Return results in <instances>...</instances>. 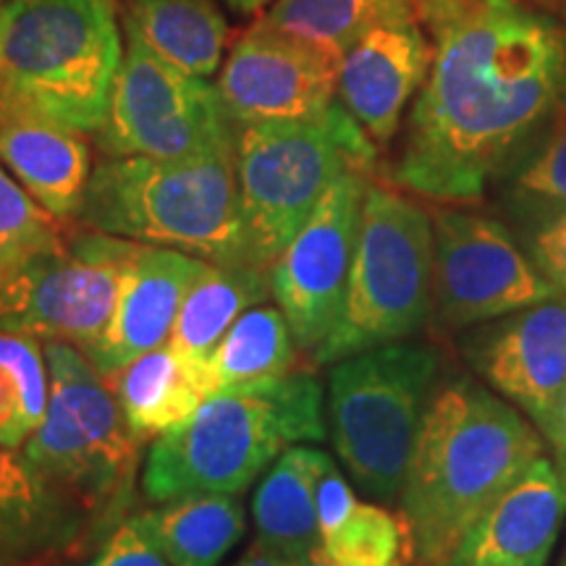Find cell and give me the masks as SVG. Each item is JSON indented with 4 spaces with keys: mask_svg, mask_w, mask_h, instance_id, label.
<instances>
[{
    "mask_svg": "<svg viewBox=\"0 0 566 566\" xmlns=\"http://www.w3.org/2000/svg\"><path fill=\"white\" fill-rule=\"evenodd\" d=\"M412 6L433 55L394 181L436 202H475L566 105V24L525 0Z\"/></svg>",
    "mask_w": 566,
    "mask_h": 566,
    "instance_id": "1",
    "label": "cell"
},
{
    "mask_svg": "<svg viewBox=\"0 0 566 566\" xmlns=\"http://www.w3.org/2000/svg\"><path fill=\"white\" fill-rule=\"evenodd\" d=\"M543 436L512 401L470 378L438 386L401 491L422 566H449L488 506L543 454Z\"/></svg>",
    "mask_w": 566,
    "mask_h": 566,
    "instance_id": "2",
    "label": "cell"
},
{
    "mask_svg": "<svg viewBox=\"0 0 566 566\" xmlns=\"http://www.w3.org/2000/svg\"><path fill=\"white\" fill-rule=\"evenodd\" d=\"M328 436L323 386L296 370L265 384L216 394L181 424L155 438L142 470L153 504L200 493L237 495L289 446Z\"/></svg>",
    "mask_w": 566,
    "mask_h": 566,
    "instance_id": "3",
    "label": "cell"
},
{
    "mask_svg": "<svg viewBox=\"0 0 566 566\" xmlns=\"http://www.w3.org/2000/svg\"><path fill=\"white\" fill-rule=\"evenodd\" d=\"M124 61L116 0H6L0 111L95 137Z\"/></svg>",
    "mask_w": 566,
    "mask_h": 566,
    "instance_id": "4",
    "label": "cell"
},
{
    "mask_svg": "<svg viewBox=\"0 0 566 566\" xmlns=\"http://www.w3.org/2000/svg\"><path fill=\"white\" fill-rule=\"evenodd\" d=\"M76 221L212 265H247L233 150L181 160L103 158L92 168Z\"/></svg>",
    "mask_w": 566,
    "mask_h": 566,
    "instance_id": "5",
    "label": "cell"
},
{
    "mask_svg": "<svg viewBox=\"0 0 566 566\" xmlns=\"http://www.w3.org/2000/svg\"><path fill=\"white\" fill-rule=\"evenodd\" d=\"M375 158L373 137L342 101L296 122L233 126L244 263L271 271L331 184L346 171L367 174Z\"/></svg>",
    "mask_w": 566,
    "mask_h": 566,
    "instance_id": "6",
    "label": "cell"
},
{
    "mask_svg": "<svg viewBox=\"0 0 566 566\" xmlns=\"http://www.w3.org/2000/svg\"><path fill=\"white\" fill-rule=\"evenodd\" d=\"M45 344L51 399L40 428L21 446L45 478L84 506L95 541H108L134 504L139 441L116 391L80 346Z\"/></svg>",
    "mask_w": 566,
    "mask_h": 566,
    "instance_id": "7",
    "label": "cell"
},
{
    "mask_svg": "<svg viewBox=\"0 0 566 566\" xmlns=\"http://www.w3.org/2000/svg\"><path fill=\"white\" fill-rule=\"evenodd\" d=\"M438 367L433 346L394 342L338 359L328 375L331 441L354 483L373 499H401Z\"/></svg>",
    "mask_w": 566,
    "mask_h": 566,
    "instance_id": "8",
    "label": "cell"
},
{
    "mask_svg": "<svg viewBox=\"0 0 566 566\" xmlns=\"http://www.w3.org/2000/svg\"><path fill=\"white\" fill-rule=\"evenodd\" d=\"M433 313V218L409 197L367 184L344 313L315 365L420 334Z\"/></svg>",
    "mask_w": 566,
    "mask_h": 566,
    "instance_id": "9",
    "label": "cell"
},
{
    "mask_svg": "<svg viewBox=\"0 0 566 566\" xmlns=\"http://www.w3.org/2000/svg\"><path fill=\"white\" fill-rule=\"evenodd\" d=\"M103 158H200L233 150V124L208 80L126 38L108 116L95 134Z\"/></svg>",
    "mask_w": 566,
    "mask_h": 566,
    "instance_id": "10",
    "label": "cell"
},
{
    "mask_svg": "<svg viewBox=\"0 0 566 566\" xmlns=\"http://www.w3.org/2000/svg\"><path fill=\"white\" fill-rule=\"evenodd\" d=\"M132 247L95 229L71 233L0 292V331L74 344L87 354L116 313Z\"/></svg>",
    "mask_w": 566,
    "mask_h": 566,
    "instance_id": "11",
    "label": "cell"
},
{
    "mask_svg": "<svg viewBox=\"0 0 566 566\" xmlns=\"http://www.w3.org/2000/svg\"><path fill=\"white\" fill-rule=\"evenodd\" d=\"M562 294L501 221L472 210L433 216V307L446 328L504 317Z\"/></svg>",
    "mask_w": 566,
    "mask_h": 566,
    "instance_id": "12",
    "label": "cell"
},
{
    "mask_svg": "<svg viewBox=\"0 0 566 566\" xmlns=\"http://www.w3.org/2000/svg\"><path fill=\"white\" fill-rule=\"evenodd\" d=\"M367 174L346 171L271 265V294L302 354L317 359L344 313Z\"/></svg>",
    "mask_w": 566,
    "mask_h": 566,
    "instance_id": "13",
    "label": "cell"
},
{
    "mask_svg": "<svg viewBox=\"0 0 566 566\" xmlns=\"http://www.w3.org/2000/svg\"><path fill=\"white\" fill-rule=\"evenodd\" d=\"M233 126L296 122L338 101V61L258 19L216 84Z\"/></svg>",
    "mask_w": 566,
    "mask_h": 566,
    "instance_id": "14",
    "label": "cell"
},
{
    "mask_svg": "<svg viewBox=\"0 0 566 566\" xmlns=\"http://www.w3.org/2000/svg\"><path fill=\"white\" fill-rule=\"evenodd\" d=\"M430 40L412 0L359 34L338 63V101L370 134L388 142L430 69Z\"/></svg>",
    "mask_w": 566,
    "mask_h": 566,
    "instance_id": "15",
    "label": "cell"
},
{
    "mask_svg": "<svg viewBox=\"0 0 566 566\" xmlns=\"http://www.w3.org/2000/svg\"><path fill=\"white\" fill-rule=\"evenodd\" d=\"M470 359L495 394L543 428L566 386V292L472 338Z\"/></svg>",
    "mask_w": 566,
    "mask_h": 566,
    "instance_id": "16",
    "label": "cell"
},
{
    "mask_svg": "<svg viewBox=\"0 0 566 566\" xmlns=\"http://www.w3.org/2000/svg\"><path fill=\"white\" fill-rule=\"evenodd\" d=\"M210 268L195 254L134 242L116 313L105 336L87 352L90 363L113 378L142 354L166 346L189 292Z\"/></svg>",
    "mask_w": 566,
    "mask_h": 566,
    "instance_id": "17",
    "label": "cell"
},
{
    "mask_svg": "<svg viewBox=\"0 0 566 566\" xmlns=\"http://www.w3.org/2000/svg\"><path fill=\"white\" fill-rule=\"evenodd\" d=\"M87 541L95 527L80 501L0 446V566H55Z\"/></svg>",
    "mask_w": 566,
    "mask_h": 566,
    "instance_id": "18",
    "label": "cell"
},
{
    "mask_svg": "<svg viewBox=\"0 0 566 566\" xmlns=\"http://www.w3.org/2000/svg\"><path fill=\"white\" fill-rule=\"evenodd\" d=\"M566 516V475L541 457L467 530L449 566H546Z\"/></svg>",
    "mask_w": 566,
    "mask_h": 566,
    "instance_id": "19",
    "label": "cell"
},
{
    "mask_svg": "<svg viewBox=\"0 0 566 566\" xmlns=\"http://www.w3.org/2000/svg\"><path fill=\"white\" fill-rule=\"evenodd\" d=\"M0 166L59 221L76 218L92 176L84 134L0 111Z\"/></svg>",
    "mask_w": 566,
    "mask_h": 566,
    "instance_id": "20",
    "label": "cell"
},
{
    "mask_svg": "<svg viewBox=\"0 0 566 566\" xmlns=\"http://www.w3.org/2000/svg\"><path fill=\"white\" fill-rule=\"evenodd\" d=\"M334 464L325 451L289 446L275 459L252 501L258 543L289 562L302 564L323 546L317 525V483Z\"/></svg>",
    "mask_w": 566,
    "mask_h": 566,
    "instance_id": "21",
    "label": "cell"
},
{
    "mask_svg": "<svg viewBox=\"0 0 566 566\" xmlns=\"http://www.w3.org/2000/svg\"><path fill=\"white\" fill-rule=\"evenodd\" d=\"M271 294V271L252 265H212L189 292L168 338V346L202 391V375L210 354L223 342L231 325L247 310L263 304ZM205 394V391H202ZM208 399V396H205Z\"/></svg>",
    "mask_w": 566,
    "mask_h": 566,
    "instance_id": "22",
    "label": "cell"
},
{
    "mask_svg": "<svg viewBox=\"0 0 566 566\" xmlns=\"http://www.w3.org/2000/svg\"><path fill=\"white\" fill-rule=\"evenodd\" d=\"M126 38L187 74L208 76L221 69L229 24L216 0H126Z\"/></svg>",
    "mask_w": 566,
    "mask_h": 566,
    "instance_id": "23",
    "label": "cell"
},
{
    "mask_svg": "<svg viewBox=\"0 0 566 566\" xmlns=\"http://www.w3.org/2000/svg\"><path fill=\"white\" fill-rule=\"evenodd\" d=\"M129 520L171 566H218L247 530L244 506L229 493L163 501Z\"/></svg>",
    "mask_w": 566,
    "mask_h": 566,
    "instance_id": "24",
    "label": "cell"
},
{
    "mask_svg": "<svg viewBox=\"0 0 566 566\" xmlns=\"http://www.w3.org/2000/svg\"><path fill=\"white\" fill-rule=\"evenodd\" d=\"M300 346L279 307L247 310L210 354L202 375L205 396L239 391L296 370Z\"/></svg>",
    "mask_w": 566,
    "mask_h": 566,
    "instance_id": "25",
    "label": "cell"
},
{
    "mask_svg": "<svg viewBox=\"0 0 566 566\" xmlns=\"http://www.w3.org/2000/svg\"><path fill=\"white\" fill-rule=\"evenodd\" d=\"M105 380L116 391L126 422L139 443L189 420L205 401V394L168 344L142 354Z\"/></svg>",
    "mask_w": 566,
    "mask_h": 566,
    "instance_id": "26",
    "label": "cell"
},
{
    "mask_svg": "<svg viewBox=\"0 0 566 566\" xmlns=\"http://www.w3.org/2000/svg\"><path fill=\"white\" fill-rule=\"evenodd\" d=\"M51 399L45 344L0 331V446L21 449L40 428Z\"/></svg>",
    "mask_w": 566,
    "mask_h": 566,
    "instance_id": "27",
    "label": "cell"
},
{
    "mask_svg": "<svg viewBox=\"0 0 566 566\" xmlns=\"http://www.w3.org/2000/svg\"><path fill=\"white\" fill-rule=\"evenodd\" d=\"M409 0H273L265 21L342 63L344 53L388 11Z\"/></svg>",
    "mask_w": 566,
    "mask_h": 566,
    "instance_id": "28",
    "label": "cell"
},
{
    "mask_svg": "<svg viewBox=\"0 0 566 566\" xmlns=\"http://www.w3.org/2000/svg\"><path fill=\"white\" fill-rule=\"evenodd\" d=\"M63 242L59 218L0 166V292Z\"/></svg>",
    "mask_w": 566,
    "mask_h": 566,
    "instance_id": "29",
    "label": "cell"
},
{
    "mask_svg": "<svg viewBox=\"0 0 566 566\" xmlns=\"http://www.w3.org/2000/svg\"><path fill=\"white\" fill-rule=\"evenodd\" d=\"M323 551L338 566H409L415 537L405 512L359 501L344 525L323 537Z\"/></svg>",
    "mask_w": 566,
    "mask_h": 566,
    "instance_id": "30",
    "label": "cell"
},
{
    "mask_svg": "<svg viewBox=\"0 0 566 566\" xmlns=\"http://www.w3.org/2000/svg\"><path fill=\"white\" fill-rule=\"evenodd\" d=\"M506 200L514 212H527L537 223L566 210V105L548 124L537 150L512 174Z\"/></svg>",
    "mask_w": 566,
    "mask_h": 566,
    "instance_id": "31",
    "label": "cell"
},
{
    "mask_svg": "<svg viewBox=\"0 0 566 566\" xmlns=\"http://www.w3.org/2000/svg\"><path fill=\"white\" fill-rule=\"evenodd\" d=\"M87 566H171L158 548L142 535L132 520H124L103 543L101 554Z\"/></svg>",
    "mask_w": 566,
    "mask_h": 566,
    "instance_id": "32",
    "label": "cell"
},
{
    "mask_svg": "<svg viewBox=\"0 0 566 566\" xmlns=\"http://www.w3.org/2000/svg\"><path fill=\"white\" fill-rule=\"evenodd\" d=\"M533 263L566 292V210L543 218L533 233Z\"/></svg>",
    "mask_w": 566,
    "mask_h": 566,
    "instance_id": "33",
    "label": "cell"
},
{
    "mask_svg": "<svg viewBox=\"0 0 566 566\" xmlns=\"http://www.w3.org/2000/svg\"><path fill=\"white\" fill-rule=\"evenodd\" d=\"M359 499L354 495L352 485L346 483L336 464L325 470V475L317 483V525H321V541L328 537L334 530L344 525V520L354 512Z\"/></svg>",
    "mask_w": 566,
    "mask_h": 566,
    "instance_id": "34",
    "label": "cell"
},
{
    "mask_svg": "<svg viewBox=\"0 0 566 566\" xmlns=\"http://www.w3.org/2000/svg\"><path fill=\"white\" fill-rule=\"evenodd\" d=\"M541 430H543V438L554 446L558 470L566 475V386H564V391L558 394L554 412H551V417Z\"/></svg>",
    "mask_w": 566,
    "mask_h": 566,
    "instance_id": "35",
    "label": "cell"
},
{
    "mask_svg": "<svg viewBox=\"0 0 566 566\" xmlns=\"http://www.w3.org/2000/svg\"><path fill=\"white\" fill-rule=\"evenodd\" d=\"M237 566H300V564L289 562V558L273 554V551H265V548L254 546L250 554H247Z\"/></svg>",
    "mask_w": 566,
    "mask_h": 566,
    "instance_id": "36",
    "label": "cell"
},
{
    "mask_svg": "<svg viewBox=\"0 0 566 566\" xmlns=\"http://www.w3.org/2000/svg\"><path fill=\"white\" fill-rule=\"evenodd\" d=\"M226 3H229L237 13H254L263 9L265 3H271V0H226Z\"/></svg>",
    "mask_w": 566,
    "mask_h": 566,
    "instance_id": "37",
    "label": "cell"
},
{
    "mask_svg": "<svg viewBox=\"0 0 566 566\" xmlns=\"http://www.w3.org/2000/svg\"><path fill=\"white\" fill-rule=\"evenodd\" d=\"M300 566H338V564H336L334 558H331L328 554H325L323 546H321V548L315 551L313 556H310V558H304V562H302Z\"/></svg>",
    "mask_w": 566,
    "mask_h": 566,
    "instance_id": "38",
    "label": "cell"
},
{
    "mask_svg": "<svg viewBox=\"0 0 566 566\" xmlns=\"http://www.w3.org/2000/svg\"><path fill=\"white\" fill-rule=\"evenodd\" d=\"M3 3H6V0H0V17H3Z\"/></svg>",
    "mask_w": 566,
    "mask_h": 566,
    "instance_id": "39",
    "label": "cell"
},
{
    "mask_svg": "<svg viewBox=\"0 0 566 566\" xmlns=\"http://www.w3.org/2000/svg\"><path fill=\"white\" fill-rule=\"evenodd\" d=\"M562 566H566V554H564V558H562Z\"/></svg>",
    "mask_w": 566,
    "mask_h": 566,
    "instance_id": "40",
    "label": "cell"
}]
</instances>
